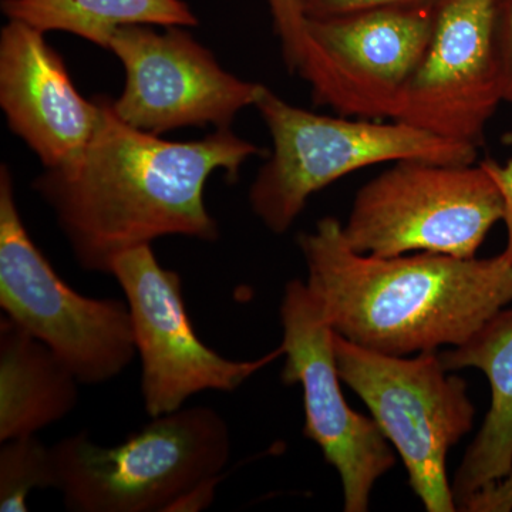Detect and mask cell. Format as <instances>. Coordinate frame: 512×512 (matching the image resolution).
I'll use <instances>...</instances> for the list:
<instances>
[{
  "mask_svg": "<svg viewBox=\"0 0 512 512\" xmlns=\"http://www.w3.org/2000/svg\"><path fill=\"white\" fill-rule=\"evenodd\" d=\"M101 120L79 158L45 168L33 191L55 214L84 271L109 274L128 249L164 237L215 242L220 225L205 205V185L222 171L231 183L264 148L231 128L192 141L164 140L124 123L100 96Z\"/></svg>",
  "mask_w": 512,
  "mask_h": 512,
  "instance_id": "1",
  "label": "cell"
},
{
  "mask_svg": "<svg viewBox=\"0 0 512 512\" xmlns=\"http://www.w3.org/2000/svg\"><path fill=\"white\" fill-rule=\"evenodd\" d=\"M298 245L306 285L333 332L384 355L458 348L512 303V262L504 254H359L333 217L299 234Z\"/></svg>",
  "mask_w": 512,
  "mask_h": 512,
  "instance_id": "2",
  "label": "cell"
},
{
  "mask_svg": "<svg viewBox=\"0 0 512 512\" xmlns=\"http://www.w3.org/2000/svg\"><path fill=\"white\" fill-rule=\"evenodd\" d=\"M255 109L268 128L272 151L249 188V205L266 229L284 235L313 194L384 163L421 160L474 164L478 148L399 121L326 116L293 106L269 87Z\"/></svg>",
  "mask_w": 512,
  "mask_h": 512,
  "instance_id": "3",
  "label": "cell"
},
{
  "mask_svg": "<svg viewBox=\"0 0 512 512\" xmlns=\"http://www.w3.org/2000/svg\"><path fill=\"white\" fill-rule=\"evenodd\" d=\"M52 450L67 510L168 512L198 485L222 477L231 436L211 407H183L154 417L119 446L94 444L82 431Z\"/></svg>",
  "mask_w": 512,
  "mask_h": 512,
  "instance_id": "4",
  "label": "cell"
},
{
  "mask_svg": "<svg viewBox=\"0 0 512 512\" xmlns=\"http://www.w3.org/2000/svg\"><path fill=\"white\" fill-rule=\"evenodd\" d=\"M503 220V195L481 163L406 160L357 191L342 234L359 254L470 259Z\"/></svg>",
  "mask_w": 512,
  "mask_h": 512,
  "instance_id": "5",
  "label": "cell"
},
{
  "mask_svg": "<svg viewBox=\"0 0 512 512\" xmlns=\"http://www.w3.org/2000/svg\"><path fill=\"white\" fill-rule=\"evenodd\" d=\"M333 349L340 379L396 448L426 511H457L446 463L450 448L474 426L476 409L466 382L448 372L437 352L417 353L413 359L384 355L338 333Z\"/></svg>",
  "mask_w": 512,
  "mask_h": 512,
  "instance_id": "6",
  "label": "cell"
},
{
  "mask_svg": "<svg viewBox=\"0 0 512 512\" xmlns=\"http://www.w3.org/2000/svg\"><path fill=\"white\" fill-rule=\"evenodd\" d=\"M0 306L82 384L110 382L136 359L127 302L89 298L60 278L25 227L8 164L0 167Z\"/></svg>",
  "mask_w": 512,
  "mask_h": 512,
  "instance_id": "7",
  "label": "cell"
},
{
  "mask_svg": "<svg viewBox=\"0 0 512 512\" xmlns=\"http://www.w3.org/2000/svg\"><path fill=\"white\" fill-rule=\"evenodd\" d=\"M436 8L382 6L306 20L308 45L296 73L311 87L312 100L339 116L392 120L429 46Z\"/></svg>",
  "mask_w": 512,
  "mask_h": 512,
  "instance_id": "8",
  "label": "cell"
},
{
  "mask_svg": "<svg viewBox=\"0 0 512 512\" xmlns=\"http://www.w3.org/2000/svg\"><path fill=\"white\" fill-rule=\"evenodd\" d=\"M110 275L123 289L141 362V397L151 419L183 409L195 394L232 393L269 363L281 346L261 359L218 355L195 333L185 308L178 272L158 262L151 245L114 259Z\"/></svg>",
  "mask_w": 512,
  "mask_h": 512,
  "instance_id": "9",
  "label": "cell"
},
{
  "mask_svg": "<svg viewBox=\"0 0 512 512\" xmlns=\"http://www.w3.org/2000/svg\"><path fill=\"white\" fill-rule=\"evenodd\" d=\"M126 73L111 106L124 123L163 136L183 128H231L265 86L229 73L187 28L124 26L109 47Z\"/></svg>",
  "mask_w": 512,
  "mask_h": 512,
  "instance_id": "10",
  "label": "cell"
},
{
  "mask_svg": "<svg viewBox=\"0 0 512 512\" xmlns=\"http://www.w3.org/2000/svg\"><path fill=\"white\" fill-rule=\"evenodd\" d=\"M279 316L285 357L281 380L302 386L303 436L338 471L343 510L366 512L377 480L396 464L392 444L373 417L355 412L346 402L333 349L335 332L306 282L292 279L286 284Z\"/></svg>",
  "mask_w": 512,
  "mask_h": 512,
  "instance_id": "11",
  "label": "cell"
},
{
  "mask_svg": "<svg viewBox=\"0 0 512 512\" xmlns=\"http://www.w3.org/2000/svg\"><path fill=\"white\" fill-rule=\"evenodd\" d=\"M503 0H439L433 35L392 120L480 147L503 100L498 13Z\"/></svg>",
  "mask_w": 512,
  "mask_h": 512,
  "instance_id": "12",
  "label": "cell"
},
{
  "mask_svg": "<svg viewBox=\"0 0 512 512\" xmlns=\"http://www.w3.org/2000/svg\"><path fill=\"white\" fill-rule=\"evenodd\" d=\"M0 109L43 168L79 158L101 120L100 96H82L46 33L15 20L0 30Z\"/></svg>",
  "mask_w": 512,
  "mask_h": 512,
  "instance_id": "13",
  "label": "cell"
},
{
  "mask_svg": "<svg viewBox=\"0 0 512 512\" xmlns=\"http://www.w3.org/2000/svg\"><path fill=\"white\" fill-rule=\"evenodd\" d=\"M448 372L481 370L491 387V406L468 446L451 487L457 511L512 471V311L504 309L473 339L439 353Z\"/></svg>",
  "mask_w": 512,
  "mask_h": 512,
  "instance_id": "14",
  "label": "cell"
},
{
  "mask_svg": "<svg viewBox=\"0 0 512 512\" xmlns=\"http://www.w3.org/2000/svg\"><path fill=\"white\" fill-rule=\"evenodd\" d=\"M79 379L45 343L0 320V441L36 436L79 402Z\"/></svg>",
  "mask_w": 512,
  "mask_h": 512,
  "instance_id": "15",
  "label": "cell"
},
{
  "mask_svg": "<svg viewBox=\"0 0 512 512\" xmlns=\"http://www.w3.org/2000/svg\"><path fill=\"white\" fill-rule=\"evenodd\" d=\"M0 9L6 19L46 35L69 33L106 50L124 26L188 29L200 23L184 0H2Z\"/></svg>",
  "mask_w": 512,
  "mask_h": 512,
  "instance_id": "16",
  "label": "cell"
},
{
  "mask_svg": "<svg viewBox=\"0 0 512 512\" xmlns=\"http://www.w3.org/2000/svg\"><path fill=\"white\" fill-rule=\"evenodd\" d=\"M57 471L52 447L36 436L19 437L0 448V511L25 512L36 488H56Z\"/></svg>",
  "mask_w": 512,
  "mask_h": 512,
  "instance_id": "17",
  "label": "cell"
},
{
  "mask_svg": "<svg viewBox=\"0 0 512 512\" xmlns=\"http://www.w3.org/2000/svg\"><path fill=\"white\" fill-rule=\"evenodd\" d=\"M272 18L275 35L281 42L282 56L289 72L296 73L308 45L306 18L299 0H264Z\"/></svg>",
  "mask_w": 512,
  "mask_h": 512,
  "instance_id": "18",
  "label": "cell"
},
{
  "mask_svg": "<svg viewBox=\"0 0 512 512\" xmlns=\"http://www.w3.org/2000/svg\"><path fill=\"white\" fill-rule=\"evenodd\" d=\"M439 0H299L306 20L328 19L382 6L437 3Z\"/></svg>",
  "mask_w": 512,
  "mask_h": 512,
  "instance_id": "19",
  "label": "cell"
},
{
  "mask_svg": "<svg viewBox=\"0 0 512 512\" xmlns=\"http://www.w3.org/2000/svg\"><path fill=\"white\" fill-rule=\"evenodd\" d=\"M498 56H500L503 100L512 109V0H503L498 13Z\"/></svg>",
  "mask_w": 512,
  "mask_h": 512,
  "instance_id": "20",
  "label": "cell"
},
{
  "mask_svg": "<svg viewBox=\"0 0 512 512\" xmlns=\"http://www.w3.org/2000/svg\"><path fill=\"white\" fill-rule=\"evenodd\" d=\"M488 174L494 178L495 184L500 188L504 200V224L507 229V245L503 254L512 262V158L505 164L494 160H485L481 163Z\"/></svg>",
  "mask_w": 512,
  "mask_h": 512,
  "instance_id": "21",
  "label": "cell"
}]
</instances>
